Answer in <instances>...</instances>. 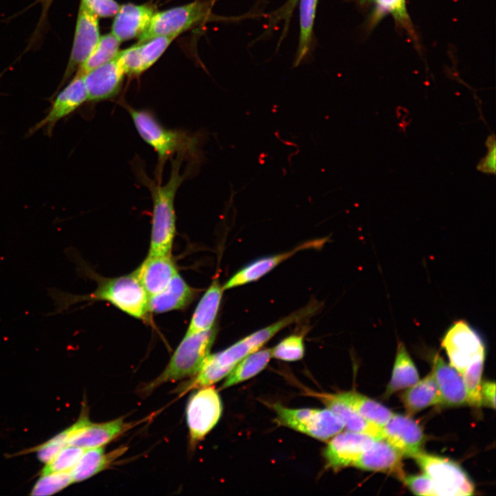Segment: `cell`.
I'll list each match as a JSON object with an SVG mask.
<instances>
[{
    "label": "cell",
    "instance_id": "cell-1",
    "mask_svg": "<svg viewBox=\"0 0 496 496\" xmlns=\"http://www.w3.org/2000/svg\"><path fill=\"white\" fill-rule=\"evenodd\" d=\"M67 249V255L70 258H74L81 273L96 280L98 286L94 291L87 295L72 294L56 288H49L48 295L55 306L54 311L49 315L61 313L72 304L82 301L105 300L135 318L145 320L147 318L149 297L134 271L113 278H101L71 249Z\"/></svg>",
    "mask_w": 496,
    "mask_h": 496
},
{
    "label": "cell",
    "instance_id": "cell-2",
    "mask_svg": "<svg viewBox=\"0 0 496 496\" xmlns=\"http://www.w3.org/2000/svg\"><path fill=\"white\" fill-rule=\"evenodd\" d=\"M184 157L177 154L172 159L171 174L165 185L156 183L147 177L144 170L136 165L137 176L150 191L153 202L151 240L148 255L171 254L176 234V214L174 198L176 192L189 176L190 168L180 174L181 163Z\"/></svg>",
    "mask_w": 496,
    "mask_h": 496
},
{
    "label": "cell",
    "instance_id": "cell-3",
    "mask_svg": "<svg viewBox=\"0 0 496 496\" xmlns=\"http://www.w3.org/2000/svg\"><path fill=\"white\" fill-rule=\"evenodd\" d=\"M140 136L156 152L158 157V175L163 165L174 154L190 159L193 163L199 159L200 138L181 130L164 127L149 110L135 109L125 105Z\"/></svg>",
    "mask_w": 496,
    "mask_h": 496
},
{
    "label": "cell",
    "instance_id": "cell-4",
    "mask_svg": "<svg viewBox=\"0 0 496 496\" xmlns=\"http://www.w3.org/2000/svg\"><path fill=\"white\" fill-rule=\"evenodd\" d=\"M274 335L273 330L267 326L220 352L209 354L193 380L188 382L181 391H187L216 383L225 378L241 360L259 350Z\"/></svg>",
    "mask_w": 496,
    "mask_h": 496
},
{
    "label": "cell",
    "instance_id": "cell-5",
    "mask_svg": "<svg viewBox=\"0 0 496 496\" xmlns=\"http://www.w3.org/2000/svg\"><path fill=\"white\" fill-rule=\"evenodd\" d=\"M216 335L215 327L204 331L185 333L165 370L145 386L143 392L148 393L164 383L194 376L209 354Z\"/></svg>",
    "mask_w": 496,
    "mask_h": 496
},
{
    "label": "cell",
    "instance_id": "cell-6",
    "mask_svg": "<svg viewBox=\"0 0 496 496\" xmlns=\"http://www.w3.org/2000/svg\"><path fill=\"white\" fill-rule=\"evenodd\" d=\"M273 409L279 424L319 440H327L344 429L342 421L327 408L289 409L277 403Z\"/></svg>",
    "mask_w": 496,
    "mask_h": 496
},
{
    "label": "cell",
    "instance_id": "cell-7",
    "mask_svg": "<svg viewBox=\"0 0 496 496\" xmlns=\"http://www.w3.org/2000/svg\"><path fill=\"white\" fill-rule=\"evenodd\" d=\"M413 458L424 473L433 481L437 496H465L473 494V482L457 464L422 451Z\"/></svg>",
    "mask_w": 496,
    "mask_h": 496
},
{
    "label": "cell",
    "instance_id": "cell-8",
    "mask_svg": "<svg viewBox=\"0 0 496 496\" xmlns=\"http://www.w3.org/2000/svg\"><path fill=\"white\" fill-rule=\"evenodd\" d=\"M209 6L196 1L168 10L155 12L147 29L139 36L138 43L160 36H176L203 21L208 14Z\"/></svg>",
    "mask_w": 496,
    "mask_h": 496
},
{
    "label": "cell",
    "instance_id": "cell-9",
    "mask_svg": "<svg viewBox=\"0 0 496 496\" xmlns=\"http://www.w3.org/2000/svg\"><path fill=\"white\" fill-rule=\"evenodd\" d=\"M222 402L214 386H205L194 393L186 409L192 446L203 440L216 426L222 414Z\"/></svg>",
    "mask_w": 496,
    "mask_h": 496
},
{
    "label": "cell",
    "instance_id": "cell-10",
    "mask_svg": "<svg viewBox=\"0 0 496 496\" xmlns=\"http://www.w3.org/2000/svg\"><path fill=\"white\" fill-rule=\"evenodd\" d=\"M442 347L450 364L461 375L477 357L485 354V346L479 334L466 321L455 322L442 340Z\"/></svg>",
    "mask_w": 496,
    "mask_h": 496
},
{
    "label": "cell",
    "instance_id": "cell-11",
    "mask_svg": "<svg viewBox=\"0 0 496 496\" xmlns=\"http://www.w3.org/2000/svg\"><path fill=\"white\" fill-rule=\"evenodd\" d=\"M99 17L80 3L73 45L61 85L90 56L100 39Z\"/></svg>",
    "mask_w": 496,
    "mask_h": 496
},
{
    "label": "cell",
    "instance_id": "cell-12",
    "mask_svg": "<svg viewBox=\"0 0 496 496\" xmlns=\"http://www.w3.org/2000/svg\"><path fill=\"white\" fill-rule=\"evenodd\" d=\"M87 94L83 76L75 74L72 81L56 96L47 115L29 131L30 134L45 127L49 136L52 133L56 123L72 114L85 102Z\"/></svg>",
    "mask_w": 496,
    "mask_h": 496
},
{
    "label": "cell",
    "instance_id": "cell-13",
    "mask_svg": "<svg viewBox=\"0 0 496 496\" xmlns=\"http://www.w3.org/2000/svg\"><path fill=\"white\" fill-rule=\"evenodd\" d=\"M377 439L371 435L347 431L334 435L324 451L327 466L337 471L353 464Z\"/></svg>",
    "mask_w": 496,
    "mask_h": 496
},
{
    "label": "cell",
    "instance_id": "cell-14",
    "mask_svg": "<svg viewBox=\"0 0 496 496\" xmlns=\"http://www.w3.org/2000/svg\"><path fill=\"white\" fill-rule=\"evenodd\" d=\"M382 431L383 439L402 456L413 457L422 451L424 435L418 424L410 417L393 413Z\"/></svg>",
    "mask_w": 496,
    "mask_h": 496
},
{
    "label": "cell",
    "instance_id": "cell-15",
    "mask_svg": "<svg viewBox=\"0 0 496 496\" xmlns=\"http://www.w3.org/2000/svg\"><path fill=\"white\" fill-rule=\"evenodd\" d=\"M125 74L116 56L83 75L87 101H101L114 97L121 89Z\"/></svg>",
    "mask_w": 496,
    "mask_h": 496
},
{
    "label": "cell",
    "instance_id": "cell-16",
    "mask_svg": "<svg viewBox=\"0 0 496 496\" xmlns=\"http://www.w3.org/2000/svg\"><path fill=\"white\" fill-rule=\"evenodd\" d=\"M402 455L386 440L375 439L352 466L370 471H381L403 480Z\"/></svg>",
    "mask_w": 496,
    "mask_h": 496
},
{
    "label": "cell",
    "instance_id": "cell-17",
    "mask_svg": "<svg viewBox=\"0 0 496 496\" xmlns=\"http://www.w3.org/2000/svg\"><path fill=\"white\" fill-rule=\"evenodd\" d=\"M326 240L327 238L309 240L290 251L255 260L236 272L223 288L226 290L256 281L297 252L308 249H319Z\"/></svg>",
    "mask_w": 496,
    "mask_h": 496
},
{
    "label": "cell",
    "instance_id": "cell-18",
    "mask_svg": "<svg viewBox=\"0 0 496 496\" xmlns=\"http://www.w3.org/2000/svg\"><path fill=\"white\" fill-rule=\"evenodd\" d=\"M155 12L148 5L125 3L114 16L111 33L121 43L139 36L147 29Z\"/></svg>",
    "mask_w": 496,
    "mask_h": 496
},
{
    "label": "cell",
    "instance_id": "cell-19",
    "mask_svg": "<svg viewBox=\"0 0 496 496\" xmlns=\"http://www.w3.org/2000/svg\"><path fill=\"white\" fill-rule=\"evenodd\" d=\"M134 272L148 297L163 291L178 273L171 254L148 255Z\"/></svg>",
    "mask_w": 496,
    "mask_h": 496
},
{
    "label": "cell",
    "instance_id": "cell-20",
    "mask_svg": "<svg viewBox=\"0 0 496 496\" xmlns=\"http://www.w3.org/2000/svg\"><path fill=\"white\" fill-rule=\"evenodd\" d=\"M440 393L441 404L457 406L467 404V393L462 375L437 355L433 371Z\"/></svg>",
    "mask_w": 496,
    "mask_h": 496
},
{
    "label": "cell",
    "instance_id": "cell-21",
    "mask_svg": "<svg viewBox=\"0 0 496 496\" xmlns=\"http://www.w3.org/2000/svg\"><path fill=\"white\" fill-rule=\"evenodd\" d=\"M197 291L177 273L161 292L149 296V313H161L185 308L196 297Z\"/></svg>",
    "mask_w": 496,
    "mask_h": 496
},
{
    "label": "cell",
    "instance_id": "cell-22",
    "mask_svg": "<svg viewBox=\"0 0 496 496\" xmlns=\"http://www.w3.org/2000/svg\"><path fill=\"white\" fill-rule=\"evenodd\" d=\"M135 424L126 422L123 418L99 424L90 422L70 440L68 445L83 449L103 446Z\"/></svg>",
    "mask_w": 496,
    "mask_h": 496
},
{
    "label": "cell",
    "instance_id": "cell-23",
    "mask_svg": "<svg viewBox=\"0 0 496 496\" xmlns=\"http://www.w3.org/2000/svg\"><path fill=\"white\" fill-rule=\"evenodd\" d=\"M313 396L335 414L342 422L347 431L364 433L375 438H382V427L366 420L343 402L336 393H313Z\"/></svg>",
    "mask_w": 496,
    "mask_h": 496
},
{
    "label": "cell",
    "instance_id": "cell-24",
    "mask_svg": "<svg viewBox=\"0 0 496 496\" xmlns=\"http://www.w3.org/2000/svg\"><path fill=\"white\" fill-rule=\"evenodd\" d=\"M127 447H120L105 453L103 446L85 449L78 462L70 471L73 483L84 481L108 468L125 453Z\"/></svg>",
    "mask_w": 496,
    "mask_h": 496
},
{
    "label": "cell",
    "instance_id": "cell-25",
    "mask_svg": "<svg viewBox=\"0 0 496 496\" xmlns=\"http://www.w3.org/2000/svg\"><path fill=\"white\" fill-rule=\"evenodd\" d=\"M224 289L214 279L197 304L186 333L209 330L214 327Z\"/></svg>",
    "mask_w": 496,
    "mask_h": 496
},
{
    "label": "cell",
    "instance_id": "cell-26",
    "mask_svg": "<svg viewBox=\"0 0 496 496\" xmlns=\"http://www.w3.org/2000/svg\"><path fill=\"white\" fill-rule=\"evenodd\" d=\"M401 397L406 411L411 415L429 406L441 404V396L433 373L409 387Z\"/></svg>",
    "mask_w": 496,
    "mask_h": 496
},
{
    "label": "cell",
    "instance_id": "cell-27",
    "mask_svg": "<svg viewBox=\"0 0 496 496\" xmlns=\"http://www.w3.org/2000/svg\"><path fill=\"white\" fill-rule=\"evenodd\" d=\"M336 395L360 415L381 427L393 414L387 407L358 392L351 391Z\"/></svg>",
    "mask_w": 496,
    "mask_h": 496
},
{
    "label": "cell",
    "instance_id": "cell-28",
    "mask_svg": "<svg viewBox=\"0 0 496 496\" xmlns=\"http://www.w3.org/2000/svg\"><path fill=\"white\" fill-rule=\"evenodd\" d=\"M419 381V374L404 344L399 342L392 375L387 385L385 395L411 387Z\"/></svg>",
    "mask_w": 496,
    "mask_h": 496
},
{
    "label": "cell",
    "instance_id": "cell-29",
    "mask_svg": "<svg viewBox=\"0 0 496 496\" xmlns=\"http://www.w3.org/2000/svg\"><path fill=\"white\" fill-rule=\"evenodd\" d=\"M318 2V0H298L300 35L294 67L298 66L311 50Z\"/></svg>",
    "mask_w": 496,
    "mask_h": 496
},
{
    "label": "cell",
    "instance_id": "cell-30",
    "mask_svg": "<svg viewBox=\"0 0 496 496\" xmlns=\"http://www.w3.org/2000/svg\"><path fill=\"white\" fill-rule=\"evenodd\" d=\"M373 6L367 22L369 28H373L385 16L391 14L398 26L406 30L414 41L417 40L406 0H376Z\"/></svg>",
    "mask_w": 496,
    "mask_h": 496
},
{
    "label": "cell",
    "instance_id": "cell-31",
    "mask_svg": "<svg viewBox=\"0 0 496 496\" xmlns=\"http://www.w3.org/2000/svg\"><path fill=\"white\" fill-rule=\"evenodd\" d=\"M272 358L271 349L258 350L241 360L227 375L221 389L247 380L262 371Z\"/></svg>",
    "mask_w": 496,
    "mask_h": 496
},
{
    "label": "cell",
    "instance_id": "cell-32",
    "mask_svg": "<svg viewBox=\"0 0 496 496\" xmlns=\"http://www.w3.org/2000/svg\"><path fill=\"white\" fill-rule=\"evenodd\" d=\"M120 43L121 42L111 32L101 36L95 48L79 66L76 73L83 76L114 59L120 52Z\"/></svg>",
    "mask_w": 496,
    "mask_h": 496
},
{
    "label": "cell",
    "instance_id": "cell-33",
    "mask_svg": "<svg viewBox=\"0 0 496 496\" xmlns=\"http://www.w3.org/2000/svg\"><path fill=\"white\" fill-rule=\"evenodd\" d=\"M485 354L475 359L462 374L467 393V404L480 407L482 406L481 380Z\"/></svg>",
    "mask_w": 496,
    "mask_h": 496
},
{
    "label": "cell",
    "instance_id": "cell-34",
    "mask_svg": "<svg viewBox=\"0 0 496 496\" xmlns=\"http://www.w3.org/2000/svg\"><path fill=\"white\" fill-rule=\"evenodd\" d=\"M176 36H160L136 43L143 72L149 68L166 50Z\"/></svg>",
    "mask_w": 496,
    "mask_h": 496
},
{
    "label": "cell",
    "instance_id": "cell-35",
    "mask_svg": "<svg viewBox=\"0 0 496 496\" xmlns=\"http://www.w3.org/2000/svg\"><path fill=\"white\" fill-rule=\"evenodd\" d=\"M79 424L75 422L50 440L32 450L37 453L39 461L46 464L63 448L68 445L70 440L79 431Z\"/></svg>",
    "mask_w": 496,
    "mask_h": 496
},
{
    "label": "cell",
    "instance_id": "cell-36",
    "mask_svg": "<svg viewBox=\"0 0 496 496\" xmlns=\"http://www.w3.org/2000/svg\"><path fill=\"white\" fill-rule=\"evenodd\" d=\"M70 471L41 475L31 490V495H51L72 484Z\"/></svg>",
    "mask_w": 496,
    "mask_h": 496
},
{
    "label": "cell",
    "instance_id": "cell-37",
    "mask_svg": "<svg viewBox=\"0 0 496 496\" xmlns=\"http://www.w3.org/2000/svg\"><path fill=\"white\" fill-rule=\"evenodd\" d=\"M85 449L68 445L63 448L41 470V475L70 471Z\"/></svg>",
    "mask_w": 496,
    "mask_h": 496
},
{
    "label": "cell",
    "instance_id": "cell-38",
    "mask_svg": "<svg viewBox=\"0 0 496 496\" xmlns=\"http://www.w3.org/2000/svg\"><path fill=\"white\" fill-rule=\"evenodd\" d=\"M303 336L291 335L271 349L272 357L284 361H297L304 356Z\"/></svg>",
    "mask_w": 496,
    "mask_h": 496
},
{
    "label": "cell",
    "instance_id": "cell-39",
    "mask_svg": "<svg viewBox=\"0 0 496 496\" xmlns=\"http://www.w3.org/2000/svg\"><path fill=\"white\" fill-rule=\"evenodd\" d=\"M402 481L415 495L437 496L433 481L424 473L420 475H405Z\"/></svg>",
    "mask_w": 496,
    "mask_h": 496
},
{
    "label": "cell",
    "instance_id": "cell-40",
    "mask_svg": "<svg viewBox=\"0 0 496 496\" xmlns=\"http://www.w3.org/2000/svg\"><path fill=\"white\" fill-rule=\"evenodd\" d=\"M85 7L98 17H112L117 13L120 5L115 0H81Z\"/></svg>",
    "mask_w": 496,
    "mask_h": 496
},
{
    "label": "cell",
    "instance_id": "cell-41",
    "mask_svg": "<svg viewBox=\"0 0 496 496\" xmlns=\"http://www.w3.org/2000/svg\"><path fill=\"white\" fill-rule=\"evenodd\" d=\"M298 2V0H287L282 6L271 14L269 23L276 24L278 23L280 20H284L285 22V32L287 31L293 12Z\"/></svg>",
    "mask_w": 496,
    "mask_h": 496
},
{
    "label": "cell",
    "instance_id": "cell-42",
    "mask_svg": "<svg viewBox=\"0 0 496 496\" xmlns=\"http://www.w3.org/2000/svg\"><path fill=\"white\" fill-rule=\"evenodd\" d=\"M488 152L478 166V169L485 173L494 174L495 171V142L494 136L489 137L487 141Z\"/></svg>",
    "mask_w": 496,
    "mask_h": 496
},
{
    "label": "cell",
    "instance_id": "cell-43",
    "mask_svg": "<svg viewBox=\"0 0 496 496\" xmlns=\"http://www.w3.org/2000/svg\"><path fill=\"white\" fill-rule=\"evenodd\" d=\"M481 395L482 405L493 409L495 408V384L494 382L486 381L482 382Z\"/></svg>",
    "mask_w": 496,
    "mask_h": 496
},
{
    "label": "cell",
    "instance_id": "cell-44",
    "mask_svg": "<svg viewBox=\"0 0 496 496\" xmlns=\"http://www.w3.org/2000/svg\"><path fill=\"white\" fill-rule=\"evenodd\" d=\"M53 1L54 0H39V1L41 3L42 7H43L42 18H43L45 16V13L47 12L48 10L49 9V8Z\"/></svg>",
    "mask_w": 496,
    "mask_h": 496
},
{
    "label": "cell",
    "instance_id": "cell-45",
    "mask_svg": "<svg viewBox=\"0 0 496 496\" xmlns=\"http://www.w3.org/2000/svg\"><path fill=\"white\" fill-rule=\"evenodd\" d=\"M355 1L359 6H367L369 4H373L375 3L376 0H352Z\"/></svg>",
    "mask_w": 496,
    "mask_h": 496
}]
</instances>
